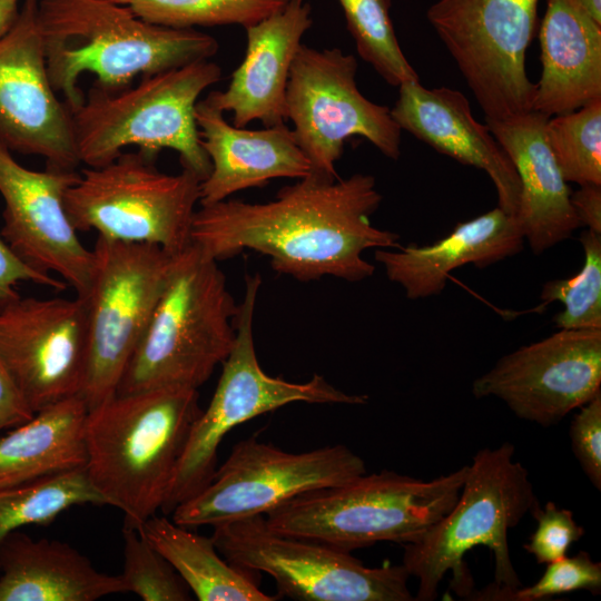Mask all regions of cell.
Here are the masks:
<instances>
[{
	"instance_id": "cell-1",
	"label": "cell",
	"mask_w": 601,
	"mask_h": 601,
	"mask_svg": "<svg viewBox=\"0 0 601 601\" xmlns=\"http://www.w3.org/2000/svg\"><path fill=\"white\" fill-rule=\"evenodd\" d=\"M382 198L372 175L309 174L266 203L227 198L200 206L191 244L216 262L258 252L276 273L300 282L333 276L357 283L375 272L365 250L401 246L397 234L372 225Z\"/></svg>"
},
{
	"instance_id": "cell-2",
	"label": "cell",
	"mask_w": 601,
	"mask_h": 601,
	"mask_svg": "<svg viewBox=\"0 0 601 601\" xmlns=\"http://www.w3.org/2000/svg\"><path fill=\"white\" fill-rule=\"evenodd\" d=\"M514 452L510 442L477 451L450 512L421 540L403 544L402 564L418 582L415 600H435L447 572L450 588L460 598L513 600L522 584L508 533L539 502Z\"/></svg>"
},
{
	"instance_id": "cell-3",
	"label": "cell",
	"mask_w": 601,
	"mask_h": 601,
	"mask_svg": "<svg viewBox=\"0 0 601 601\" xmlns=\"http://www.w3.org/2000/svg\"><path fill=\"white\" fill-rule=\"evenodd\" d=\"M38 19L51 85L71 112L85 99L83 72L121 89L137 76L209 60L219 49L208 33L150 23L130 7L105 0H39Z\"/></svg>"
},
{
	"instance_id": "cell-4",
	"label": "cell",
	"mask_w": 601,
	"mask_h": 601,
	"mask_svg": "<svg viewBox=\"0 0 601 601\" xmlns=\"http://www.w3.org/2000/svg\"><path fill=\"white\" fill-rule=\"evenodd\" d=\"M196 388L115 394L88 410L86 473L106 504L138 529L161 509L201 410Z\"/></svg>"
},
{
	"instance_id": "cell-5",
	"label": "cell",
	"mask_w": 601,
	"mask_h": 601,
	"mask_svg": "<svg viewBox=\"0 0 601 601\" xmlns=\"http://www.w3.org/2000/svg\"><path fill=\"white\" fill-rule=\"evenodd\" d=\"M467 464L431 481L394 471L299 494L266 514L273 531L351 552L377 542L414 543L453 508Z\"/></svg>"
},
{
	"instance_id": "cell-6",
	"label": "cell",
	"mask_w": 601,
	"mask_h": 601,
	"mask_svg": "<svg viewBox=\"0 0 601 601\" xmlns=\"http://www.w3.org/2000/svg\"><path fill=\"white\" fill-rule=\"evenodd\" d=\"M191 244L176 255L168 283L116 394L198 390L229 355L237 305L217 265Z\"/></svg>"
},
{
	"instance_id": "cell-7",
	"label": "cell",
	"mask_w": 601,
	"mask_h": 601,
	"mask_svg": "<svg viewBox=\"0 0 601 601\" xmlns=\"http://www.w3.org/2000/svg\"><path fill=\"white\" fill-rule=\"evenodd\" d=\"M221 79V68L200 60L150 76L135 87L109 89L93 83L72 111L73 136L81 164L100 167L126 147L156 158L175 150L183 168L204 180L210 160L200 144L195 107L200 95Z\"/></svg>"
},
{
	"instance_id": "cell-8",
	"label": "cell",
	"mask_w": 601,
	"mask_h": 601,
	"mask_svg": "<svg viewBox=\"0 0 601 601\" xmlns=\"http://www.w3.org/2000/svg\"><path fill=\"white\" fill-rule=\"evenodd\" d=\"M260 284L259 274L246 275L244 297L234 317L233 348L221 364V375L209 405L201 410L191 427L160 509L164 514H170L210 482L223 439L242 423L295 402L362 405L368 401L366 395L347 394L334 387L318 374L305 383H294L263 371L253 335Z\"/></svg>"
},
{
	"instance_id": "cell-9",
	"label": "cell",
	"mask_w": 601,
	"mask_h": 601,
	"mask_svg": "<svg viewBox=\"0 0 601 601\" xmlns=\"http://www.w3.org/2000/svg\"><path fill=\"white\" fill-rule=\"evenodd\" d=\"M201 179L183 168L166 174L155 157L122 151L100 167H86L65 196L77 231L111 240L150 244L177 255L191 245Z\"/></svg>"
},
{
	"instance_id": "cell-10",
	"label": "cell",
	"mask_w": 601,
	"mask_h": 601,
	"mask_svg": "<svg viewBox=\"0 0 601 601\" xmlns=\"http://www.w3.org/2000/svg\"><path fill=\"white\" fill-rule=\"evenodd\" d=\"M89 284L87 366L80 395L88 410L112 397L170 277L176 255L150 244L97 237Z\"/></svg>"
},
{
	"instance_id": "cell-11",
	"label": "cell",
	"mask_w": 601,
	"mask_h": 601,
	"mask_svg": "<svg viewBox=\"0 0 601 601\" xmlns=\"http://www.w3.org/2000/svg\"><path fill=\"white\" fill-rule=\"evenodd\" d=\"M211 540L230 564L268 573L279 595L293 600H415L403 564L365 566L349 552L273 531L264 515L216 525Z\"/></svg>"
},
{
	"instance_id": "cell-12",
	"label": "cell",
	"mask_w": 601,
	"mask_h": 601,
	"mask_svg": "<svg viewBox=\"0 0 601 601\" xmlns=\"http://www.w3.org/2000/svg\"><path fill=\"white\" fill-rule=\"evenodd\" d=\"M539 0H437L426 18L455 61L485 120L532 110L526 50Z\"/></svg>"
},
{
	"instance_id": "cell-13",
	"label": "cell",
	"mask_w": 601,
	"mask_h": 601,
	"mask_svg": "<svg viewBox=\"0 0 601 601\" xmlns=\"http://www.w3.org/2000/svg\"><path fill=\"white\" fill-rule=\"evenodd\" d=\"M357 60L339 48L300 45L286 87V118L313 175L339 178L335 164L353 136L367 139L384 156H401V128L388 107L368 100L356 82Z\"/></svg>"
},
{
	"instance_id": "cell-14",
	"label": "cell",
	"mask_w": 601,
	"mask_h": 601,
	"mask_svg": "<svg viewBox=\"0 0 601 601\" xmlns=\"http://www.w3.org/2000/svg\"><path fill=\"white\" fill-rule=\"evenodd\" d=\"M361 456L343 444L292 453L259 442H238L210 482L171 512L185 528H213L265 515L293 497L365 474Z\"/></svg>"
},
{
	"instance_id": "cell-15",
	"label": "cell",
	"mask_w": 601,
	"mask_h": 601,
	"mask_svg": "<svg viewBox=\"0 0 601 601\" xmlns=\"http://www.w3.org/2000/svg\"><path fill=\"white\" fill-rule=\"evenodd\" d=\"M471 392L499 398L521 420L555 425L601 392V329H560L523 345L475 378Z\"/></svg>"
},
{
	"instance_id": "cell-16",
	"label": "cell",
	"mask_w": 601,
	"mask_h": 601,
	"mask_svg": "<svg viewBox=\"0 0 601 601\" xmlns=\"http://www.w3.org/2000/svg\"><path fill=\"white\" fill-rule=\"evenodd\" d=\"M38 4L39 0H24L0 38V145L42 157L46 168L75 171L81 162L72 112L59 100L48 75Z\"/></svg>"
},
{
	"instance_id": "cell-17",
	"label": "cell",
	"mask_w": 601,
	"mask_h": 601,
	"mask_svg": "<svg viewBox=\"0 0 601 601\" xmlns=\"http://www.w3.org/2000/svg\"><path fill=\"white\" fill-rule=\"evenodd\" d=\"M87 351L86 311L78 295L20 296L0 308V355L33 413L81 393Z\"/></svg>"
},
{
	"instance_id": "cell-18",
	"label": "cell",
	"mask_w": 601,
	"mask_h": 601,
	"mask_svg": "<svg viewBox=\"0 0 601 601\" xmlns=\"http://www.w3.org/2000/svg\"><path fill=\"white\" fill-rule=\"evenodd\" d=\"M79 177L77 170L26 168L0 145L1 237L28 266L59 275L77 295L87 289L92 267V250L79 240L65 208Z\"/></svg>"
},
{
	"instance_id": "cell-19",
	"label": "cell",
	"mask_w": 601,
	"mask_h": 601,
	"mask_svg": "<svg viewBox=\"0 0 601 601\" xmlns=\"http://www.w3.org/2000/svg\"><path fill=\"white\" fill-rule=\"evenodd\" d=\"M390 110L401 130L463 165L484 170L495 187L497 207L516 215L521 198L518 173L487 126L473 117L462 92L408 81L398 86V98Z\"/></svg>"
},
{
	"instance_id": "cell-20",
	"label": "cell",
	"mask_w": 601,
	"mask_h": 601,
	"mask_svg": "<svg viewBox=\"0 0 601 601\" xmlns=\"http://www.w3.org/2000/svg\"><path fill=\"white\" fill-rule=\"evenodd\" d=\"M312 7L290 0L284 8L245 28L246 51L224 91L206 97L211 106L233 112V125L259 120L265 127L285 124L286 87L302 38L312 27Z\"/></svg>"
},
{
	"instance_id": "cell-21",
	"label": "cell",
	"mask_w": 601,
	"mask_h": 601,
	"mask_svg": "<svg viewBox=\"0 0 601 601\" xmlns=\"http://www.w3.org/2000/svg\"><path fill=\"white\" fill-rule=\"evenodd\" d=\"M195 119L211 165L209 175L200 181V206L263 187L274 178L300 179L312 173L309 160L285 124L258 130L236 127L205 98L196 104Z\"/></svg>"
},
{
	"instance_id": "cell-22",
	"label": "cell",
	"mask_w": 601,
	"mask_h": 601,
	"mask_svg": "<svg viewBox=\"0 0 601 601\" xmlns=\"http://www.w3.org/2000/svg\"><path fill=\"white\" fill-rule=\"evenodd\" d=\"M548 117L529 111L486 126L511 159L521 184L516 219L523 238L539 255L581 227L545 134Z\"/></svg>"
},
{
	"instance_id": "cell-23",
	"label": "cell",
	"mask_w": 601,
	"mask_h": 601,
	"mask_svg": "<svg viewBox=\"0 0 601 601\" xmlns=\"http://www.w3.org/2000/svg\"><path fill=\"white\" fill-rule=\"evenodd\" d=\"M523 243L516 217L496 207L457 224L432 245L376 249L375 259L408 299H421L441 294L452 270L467 264L491 266L519 254Z\"/></svg>"
},
{
	"instance_id": "cell-24",
	"label": "cell",
	"mask_w": 601,
	"mask_h": 601,
	"mask_svg": "<svg viewBox=\"0 0 601 601\" xmlns=\"http://www.w3.org/2000/svg\"><path fill=\"white\" fill-rule=\"evenodd\" d=\"M532 110L550 118L601 99V23L578 0H546Z\"/></svg>"
},
{
	"instance_id": "cell-25",
	"label": "cell",
	"mask_w": 601,
	"mask_h": 601,
	"mask_svg": "<svg viewBox=\"0 0 601 601\" xmlns=\"http://www.w3.org/2000/svg\"><path fill=\"white\" fill-rule=\"evenodd\" d=\"M0 601H95L127 592L121 575L97 570L57 540L13 531L0 542Z\"/></svg>"
},
{
	"instance_id": "cell-26",
	"label": "cell",
	"mask_w": 601,
	"mask_h": 601,
	"mask_svg": "<svg viewBox=\"0 0 601 601\" xmlns=\"http://www.w3.org/2000/svg\"><path fill=\"white\" fill-rule=\"evenodd\" d=\"M88 406L80 394L37 412L0 437V486L86 466Z\"/></svg>"
},
{
	"instance_id": "cell-27",
	"label": "cell",
	"mask_w": 601,
	"mask_h": 601,
	"mask_svg": "<svg viewBox=\"0 0 601 601\" xmlns=\"http://www.w3.org/2000/svg\"><path fill=\"white\" fill-rule=\"evenodd\" d=\"M177 571L200 601H275L264 593L253 571L230 564L206 538L156 514L137 529Z\"/></svg>"
},
{
	"instance_id": "cell-28",
	"label": "cell",
	"mask_w": 601,
	"mask_h": 601,
	"mask_svg": "<svg viewBox=\"0 0 601 601\" xmlns=\"http://www.w3.org/2000/svg\"><path fill=\"white\" fill-rule=\"evenodd\" d=\"M82 504H106L85 467L0 486V542L21 526L49 525L66 510Z\"/></svg>"
},
{
	"instance_id": "cell-29",
	"label": "cell",
	"mask_w": 601,
	"mask_h": 601,
	"mask_svg": "<svg viewBox=\"0 0 601 601\" xmlns=\"http://www.w3.org/2000/svg\"><path fill=\"white\" fill-rule=\"evenodd\" d=\"M359 57L391 86L420 81L395 35L391 0H338Z\"/></svg>"
},
{
	"instance_id": "cell-30",
	"label": "cell",
	"mask_w": 601,
	"mask_h": 601,
	"mask_svg": "<svg viewBox=\"0 0 601 601\" xmlns=\"http://www.w3.org/2000/svg\"><path fill=\"white\" fill-rule=\"evenodd\" d=\"M545 134L566 183L601 185V99L548 118Z\"/></svg>"
},
{
	"instance_id": "cell-31",
	"label": "cell",
	"mask_w": 601,
	"mask_h": 601,
	"mask_svg": "<svg viewBox=\"0 0 601 601\" xmlns=\"http://www.w3.org/2000/svg\"><path fill=\"white\" fill-rule=\"evenodd\" d=\"M290 0H137L130 9L139 18L171 28L253 26Z\"/></svg>"
},
{
	"instance_id": "cell-32",
	"label": "cell",
	"mask_w": 601,
	"mask_h": 601,
	"mask_svg": "<svg viewBox=\"0 0 601 601\" xmlns=\"http://www.w3.org/2000/svg\"><path fill=\"white\" fill-rule=\"evenodd\" d=\"M584 262L570 278L546 282L540 299L560 302L563 309L553 322L560 329H601V234L585 229L580 235Z\"/></svg>"
},
{
	"instance_id": "cell-33",
	"label": "cell",
	"mask_w": 601,
	"mask_h": 601,
	"mask_svg": "<svg viewBox=\"0 0 601 601\" xmlns=\"http://www.w3.org/2000/svg\"><path fill=\"white\" fill-rule=\"evenodd\" d=\"M124 572L127 592L144 601H188L190 589L174 566L136 529L125 528Z\"/></svg>"
},
{
	"instance_id": "cell-34",
	"label": "cell",
	"mask_w": 601,
	"mask_h": 601,
	"mask_svg": "<svg viewBox=\"0 0 601 601\" xmlns=\"http://www.w3.org/2000/svg\"><path fill=\"white\" fill-rule=\"evenodd\" d=\"M579 590L593 594L601 590V563L585 551L548 563L542 577L534 584L518 589L513 600L538 601Z\"/></svg>"
},
{
	"instance_id": "cell-35",
	"label": "cell",
	"mask_w": 601,
	"mask_h": 601,
	"mask_svg": "<svg viewBox=\"0 0 601 601\" xmlns=\"http://www.w3.org/2000/svg\"><path fill=\"white\" fill-rule=\"evenodd\" d=\"M536 520L535 531L523 549L532 554L539 564H548L566 555L570 546L584 535L571 510L548 502L543 508L538 502L530 512Z\"/></svg>"
},
{
	"instance_id": "cell-36",
	"label": "cell",
	"mask_w": 601,
	"mask_h": 601,
	"mask_svg": "<svg viewBox=\"0 0 601 601\" xmlns=\"http://www.w3.org/2000/svg\"><path fill=\"white\" fill-rule=\"evenodd\" d=\"M569 436L572 452L592 485L601 490V392L579 407Z\"/></svg>"
},
{
	"instance_id": "cell-37",
	"label": "cell",
	"mask_w": 601,
	"mask_h": 601,
	"mask_svg": "<svg viewBox=\"0 0 601 601\" xmlns=\"http://www.w3.org/2000/svg\"><path fill=\"white\" fill-rule=\"evenodd\" d=\"M22 282L48 286L58 290L68 287L62 279H58L53 275L39 273L28 266L0 235V308L20 297L17 285Z\"/></svg>"
},
{
	"instance_id": "cell-38",
	"label": "cell",
	"mask_w": 601,
	"mask_h": 601,
	"mask_svg": "<svg viewBox=\"0 0 601 601\" xmlns=\"http://www.w3.org/2000/svg\"><path fill=\"white\" fill-rule=\"evenodd\" d=\"M35 414L21 397L0 355V431L16 427Z\"/></svg>"
},
{
	"instance_id": "cell-39",
	"label": "cell",
	"mask_w": 601,
	"mask_h": 601,
	"mask_svg": "<svg viewBox=\"0 0 601 601\" xmlns=\"http://www.w3.org/2000/svg\"><path fill=\"white\" fill-rule=\"evenodd\" d=\"M571 204L581 226L601 234V185H580L571 193Z\"/></svg>"
},
{
	"instance_id": "cell-40",
	"label": "cell",
	"mask_w": 601,
	"mask_h": 601,
	"mask_svg": "<svg viewBox=\"0 0 601 601\" xmlns=\"http://www.w3.org/2000/svg\"><path fill=\"white\" fill-rule=\"evenodd\" d=\"M18 14L17 0H0V38L9 31Z\"/></svg>"
},
{
	"instance_id": "cell-41",
	"label": "cell",
	"mask_w": 601,
	"mask_h": 601,
	"mask_svg": "<svg viewBox=\"0 0 601 601\" xmlns=\"http://www.w3.org/2000/svg\"><path fill=\"white\" fill-rule=\"evenodd\" d=\"M578 2L601 23V0H578Z\"/></svg>"
},
{
	"instance_id": "cell-42",
	"label": "cell",
	"mask_w": 601,
	"mask_h": 601,
	"mask_svg": "<svg viewBox=\"0 0 601 601\" xmlns=\"http://www.w3.org/2000/svg\"><path fill=\"white\" fill-rule=\"evenodd\" d=\"M111 3L130 7L137 0H105Z\"/></svg>"
}]
</instances>
